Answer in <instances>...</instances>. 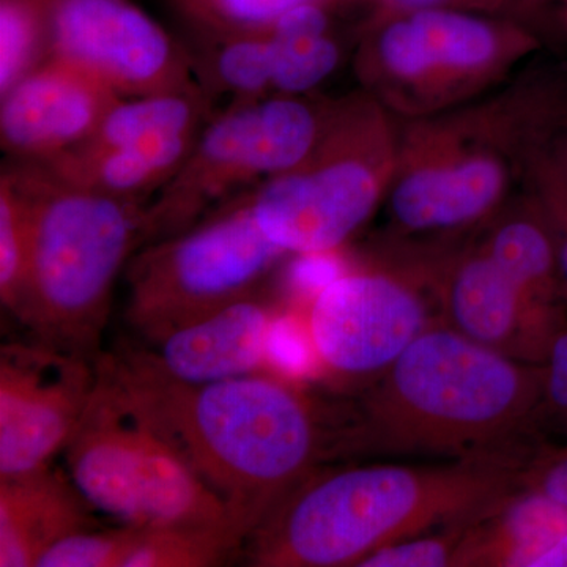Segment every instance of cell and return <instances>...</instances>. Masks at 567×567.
Wrapping results in <instances>:
<instances>
[{
    "mask_svg": "<svg viewBox=\"0 0 567 567\" xmlns=\"http://www.w3.org/2000/svg\"><path fill=\"white\" fill-rule=\"evenodd\" d=\"M543 410V364L436 323L361 391L349 454L525 456Z\"/></svg>",
    "mask_w": 567,
    "mask_h": 567,
    "instance_id": "obj_3",
    "label": "cell"
},
{
    "mask_svg": "<svg viewBox=\"0 0 567 567\" xmlns=\"http://www.w3.org/2000/svg\"><path fill=\"white\" fill-rule=\"evenodd\" d=\"M245 537L233 528L144 529L123 567H212L233 559Z\"/></svg>",
    "mask_w": 567,
    "mask_h": 567,
    "instance_id": "obj_21",
    "label": "cell"
},
{
    "mask_svg": "<svg viewBox=\"0 0 567 567\" xmlns=\"http://www.w3.org/2000/svg\"><path fill=\"white\" fill-rule=\"evenodd\" d=\"M475 524L454 525L436 535L399 540L368 555L358 567H464L466 540Z\"/></svg>",
    "mask_w": 567,
    "mask_h": 567,
    "instance_id": "obj_27",
    "label": "cell"
},
{
    "mask_svg": "<svg viewBox=\"0 0 567 567\" xmlns=\"http://www.w3.org/2000/svg\"><path fill=\"white\" fill-rule=\"evenodd\" d=\"M528 456L317 468L245 540L248 565L352 567L429 529L486 520L522 492Z\"/></svg>",
    "mask_w": 567,
    "mask_h": 567,
    "instance_id": "obj_2",
    "label": "cell"
},
{
    "mask_svg": "<svg viewBox=\"0 0 567 567\" xmlns=\"http://www.w3.org/2000/svg\"><path fill=\"white\" fill-rule=\"evenodd\" d=\"M393 3L398 9L405 11H416L424 9H435V7H445L451 0H386Z\"/></svg>",
    "mask_w": 567,
    "mask_h": 567,
    "instance_id": "obj_32",
    "label": "cell"
},
{
    "mask_svg": "<svg viewBox=\"0 0 567 567\" xmlns=\"http://www.w3.org/2000/svg\"><path fill=\"white\" fill-rule=\"evenodd\" d=\"M142 533L126 525L85 529L54 544L37 567H123Z\"/></svg>",
    "mask_w": 567,
    "mask_h": 567,
    "instance_id": "obj_26",
    "label": "cell"
},
{
    "mask_svg": "<svg viewBox=\"0 0 567 567\" xmlns=\"http://www.w3.org/2000/svg\"><path fill=\"white\" fill-rule=\"evenodd\" d=\"M557 221L559 235L555 244H557L558 265L567 281V212H558Z\"/></svg>",
    "mask_w": 567,
    "mask_h": 567,
    "instance_id": "obj_31",
    "label": "cell"
},
{
    "mask_svg": "<svg viewBox=\"0 0 567 567\" xmlns=\"http://www.w3.org/2000/svg\"><path fill=\"white\" fill-rule=\"evenodd\" d=\"M483 248L533 303L558 305V252L550 230L529 215H509L492 227Z\"/></svg>",
    "mask_w": 567,
    "mask_h": 567,
    "instance_id": "obj_19",
    "label": "cell"
},
{
    "mask_svg": "<svg viewBox=\"0 0 567 567\" xmlns=\"http://www.w3.org/2000/svg\"><path fill=\"white\" fill-rule=\"evenodd\" d=\"M286 256L260 229L249 196L235 200L192 229L134 252L126 265V323L140 342L158 341L259 293Z\"/></svg>",
    "mask_w": 567,
    "mask_h": 567,
    "instance_id": "obj_6",
    "label": "cell"
},
{
    "mask_svg": "<svg viewBox=\"0 0 567 567\" xmlns=\"http://www.w3.org/2000/svg\"><path fill=\"white\" fill-rule=\"evenodd\" d=\"M543 365L544 409L567 432V328L551 342Z\"/></svg>",
    "mask_w": 567,
    "mask_h": 567,
    "instance_id": "obj_29",
    "label": "cell"
},
{
    "mask_svg": "<svg viewBox=\"0 0 567 567\" xmlns=\"http://www.w3.org/2000/svg\"><path fill=\"white\" fill-rule=\"evenodd\" d=\"M210 41V48L193 61L197 80L212 100L218 93L233 95L234 102L275 95V43L270 33Z\"/></svg>",
    "mask_w": 567,
    "mask_h": 567,
    "instance_id": "obj_20",
    "label": "cell"
},
{
    "mask_svg": "<svg viewBox=\"0 0 567 567\" xmlns=\"http://www.w3.org/2000/svg\"><path fill=\"white\" fill-rule=\"evenodd\" d=\"M276 312L259 293L171 331L158 341L118 347L156 374L186 383L259 372L271 357Z\"/></svg>",
    "mask_w": 567,
    "mask_h": 567,
    "instance_id": "obj_15",
    "label": "cell"
},
{
    "mask_svg": "<svg viewBox=\"0 0 567 567\" xmlns=\"http://www.w3.org/2000/svg\"><path fill=\"white\" fill-rule=\"evenodd\" d=\"M522 491L567 511V445L543 446L529 454L520 475Z\"/></svg>",
    "mask_w": 567,
    "mask_h": 567,
    "instance_id": "obj_28",
    "label": "cell"
},
{
    "mask_svg": "<svg viewBox=\"0 0 567 567\" xmlns=\"http://www.w3.org/2000/svg\"><path fill=\"white\" fill-rule=\"evenodd\" d=\"M28 215L17 186L6 171L0 175V300L20 315L28 271Z\"/></svg>",
    "mask_w": 567,
    "mask_h": 567,
    "instance_id": "obj_24",
    "label": "cell"
},
{
    "mask_svg": "<svg viewBox=\"0 0 567 567\" xmlns=\"http://www.w3.org/2000/svg\"><path fill=\"white\" fill-rule=\"evenodd\" d=\"M439 306L440 322L525 363L544 364L551 342L567 328L563 311L529 301L483 246L440 270Z\"/></svg>",
    "mask_w": 567,
    "mask_h": 567,
    "instance_id": "obj_12",
    "label": "cell"
},
{
    "mask_svg": "<svg viewBox=\"0 0 567 567\" xmlns=\"http://www.w3.org/2000/svg\"><path fill=\"white\" fill-rule=\"evenodd\" d=\"M503 39L491 22L435 7L410 11L374 43V63L386 80L412 92H436L486 76L503 58Z\"/></svg>",
    "mask_w": 567,
    "mask_h": 567,
    "instance_id": "obj_14",
    "label": "cell"
},
{
    "mask_svg": "<svg viewBox=\"0 0 567 567\" xmlns=\"http://www.w3.org/2000/svg\"><path fill=\"white\" fill-rule=\"evenodd\" d=\"M122 96L61 59L47 58L0 95V145L9 158L48 162L78 147Z\"/></svg>",
    "mask_w": 567,
    "mask_h": 567,
    "instance_id": "obj_13",
    "label": "cell"
},
{
    "mask_svg": "<svg viewBox=\"0 0 567 567\" xmlns=\"http://www.w3.org/2000/svg\"><path fill=\"white\" fill-rule=\"evenodd\" d=\"M374 115L361 104L328 112L303 162L249 194L262 233L297 256L331 254L371 218L385 193Z\"/></svg>",
    "mask_w": 567,
    "mask_h": 567,
    "instance_id": "obj_8",
    "label": "cell"
},
{
    "mask_svg": "<svg viewBox=\"0 0 567 567\" xmlns=\"http://www.w3.org/2000/svg\"><path fill=\"white\" fill-rule=\"evenodd\" d=\"M507 188L505 163L488 152L427 159L399 175L391 218L410 234H450L487 218Z\"/></svg>",
    "mask_w": 567,
    "mask_h": 567,
    "instance_id": "obj_16",
    "label": "cell"
},
{
    "mask_svg": "<svg viewBox=\"0 0 567 567\" xmlns=\"http://www.w3.org/2000/svg\"><path fill=\"white\" fill-rule=\"evenodd\" d=\"M270 37L275 43V95L297 96L312 91L333 73L341 58L338 44L328 35L290 40Z\"/></svg>",
    "mask_w": 567,
    "mask_h": 567,
    "instance_id": "obj_25",
    "label": "cell"
},
{
    "mask_svg": "<svg viewBox=\"0 0 567 567\" xmlns=\"http://www.w3.org/2000/svg\"><path fill=\"white\" fill-rule=\"evenodd\" d=\"M95 368L91 401L63 450L71 480L95 513L141 529L233 528L246 540L229 507L164 439L106 353Z\"/></svg>",
    "mask_w": 567,
    "mask_h": 567,
    "instance_id": "obj_5",
    "label": "cell"
},
{
    "mask_svg": "<svg viewBox=\"0 0 567 567\" xmlns=\"http://www.w3.org/2000/svg\"><path fill=\"white\" fill-rule=\"evenodd\" d=\"M96 383L95 361L32 338L0 349V477L52 465Z\"/></svg>",
    "mask_w": 567,
    "mask_h": 567,
    "instance_id": "obj_11",
    "label": "cell"
},
{
    "mask_svg": "<svg viewBox=\"0 0 567 567\" xmlns=\"http://www.w3.org/2000/svg\"><path fill=\"white\" fill-rule=\"evenodd\" d=\"M529 567H567V529L559 533L554 540L532 561Z\"/></svg>",
    "mask_w": 567,
    "mask_h": 567,
    "instance_id": "obj_30",
    "label": "cell"
},
{
    "mask_svg": "<svg viewBox=\"0 0 567 567\" xmlns=\"http://www.w3.org/2000/svg\"><path fill=\"white\" fill-rule=\"evenodd\" d=\"M28 215L29 256L17 319L32 338L96 361L115 281L141 245L145 205L74 185L47 164L7 158Z\"/></svg>",
    "mask_w": 567,
    "mask_h": 567,
    "instance_id": "obj_4",
    "label": "cell"
},
{
    "mask_svg": "<svg viewBox=\"0 0 567 567\" xmlns=\"http://www.w3.org/2000/svg\"><path fill=\"white\" fill-rule=\"evenodd\" d=\"M323 0H177L186 17L208 39L264 33L287 11Z\"/></svg>",
    "mask_w": 567,
    "mask_h": 567,
    "instance_id": "obj_23",
    "label": "cell"
},
{
    "mask_svg": "<svg viewBox=\"0 0 567 567\" xmlns=\"http://www.w3.org/2000/svg\"><path fill=\"white\" fill-rule=\"evenodd\" d=\"M62 0H0V95L48 58Z\"/></svg>",
    "mask_w": 567,
    "mask_h": 567,
    "instance_id": "obj_22",
    "label": "cell"
},
{
    "mask_svg": "<svg viewBox=\"0 0 567 567\" xmlns=\"http://www.w3.org/2000/svg\"><path fill=\"white\" fill-rule=\"evenodd\" d=\"M69 473L0 477V567H37L59 540L103 527Z\"/></svg>",
    "mask_w": 567,
    "mask_h": 567,
    "instance_id": "obj_17",
    "label": "cell"
},
{
    "mask_svg": "<svg viewBox=\"0 0 567 567\" xmlns=\"http://www.w3.org/2000/svg\"><path fill=\"white\" fill-rule=\"evenodd\" d=\"M327 115L290 95L233 102L212 115L178 173L145 205L140 249L192 229L230 194L303 162Z\"/></svg>",
    "mask_w": 567,
    "mask_h": 567,
    "instance_id": "obj_7",
    "label": "cell"
},
{
    "mask_svg": "<svg viewBox=\"0 0 567 567\" xmlns=\"http://www.w3.org/2000/svg\"><path fill=\"white\" fill-rule=\"evenodd\" d=\"M203 128L153 134L92 158L58 156L39 163L74 185L145 204L178 173Z\"/></svg>",
    "mask_w": 567,
    "mask_h": 567,
    "instance_id": "obj_18",
    "label": "cell"
},
{
    "mask_svg": "<svg viewBox=\"0 0 567 567\" xmlns=\"http://www.w3.org/2000/svg\"><path fill=\"white\" fill-rule=\"evenodd\" d=\"M48 58L80 66L122 99L204 91L192 51L132 0H62Z\"/></svg>",
    "mask_w": 567,
    "mask_h": 567,
    "instance_id": "obj_10",
    "label": "cell"
},
{
    "mask_svg": "<svg viewBox=\"0 0 567 567\" xmlns=\"http://www.w3.org/2000/svg\"><path fill=\"white\" fill-rule=\"evenodd\" d=\"M436 323L442 322L415 276L350 271L336 276L317 293L309 341L328 374L369 385Z\"/></svg>",
    "mask_w": 567,
    "mask_h": 567,
    "instance_id": "obj_9",
    "label": "cell"
},
{
    "mask_svg": "<svg viewBox=\"0 0 567 567\" xmlns=\"http://www.w3.org/2000/svg\"><path fill=\"white\" fill-rule=\"evenodd\" d=\"M112 371L246 533L322 462L346 456L349 413L281 377L254 374L186 385L121 349Z\"/></svg>",
    "mask_w": 567,
    "mask_h": 567,
    "instance_id": "obj_1",
    "label": "cell"
}]
</instances>
